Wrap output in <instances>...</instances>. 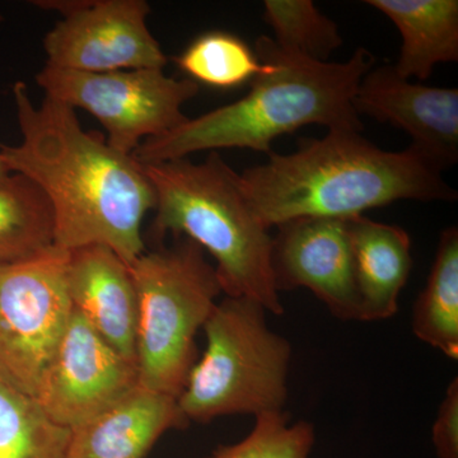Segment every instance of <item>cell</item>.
Instances as JSON below:
<instances>
[{
  "label": "cell",
  "instance_id": "1",
  "mask_svg": "<svg viewBox=\"0 0 458 458\" xmlns=\"http://www.w3.org/2000/svg\"><path fill=\"white\" fill-rule=\"evenodd\" d=\"M13 98L22 141L0 143V159L49 200L54 246H105L131 265L146 252L141 227L156 204L143 165L84 131L73 108L49 98L33 104L26 83L13 84Z\"/></svg>",
  "mask_w": 458,
  "mask_h": 458
},
{
  "label": "cell",
  "instance_id": "2",
  "mask_svg": "<svg viewBox=\"0 0 458 458\" xmlns=\"http://www.w3.org/2000/svg\"><path fill=\"white\" fill-rule=\"evenodd\" d=\"M267 229L300 218L349 219L399 200L456 201L442 171L411 146L388 152L360 132L328 131L240 174Z\"/></svg>",
  "mask_w": 458,
  "mask_h": 458
},
{
  "label": "cell",
  "instance_id": "3",
  "mask_svg": "<svg viewBox=\"0 0 458 458\" xmlns=\"http://www.w3.org/2000/svg\"><path fill=\"white\" fill-rule=\"evenodd\" d=\"M255 53L264 69L246 96L144 141L131 156L141 165H155L223 148L270 155L276 138L312 123L328 131H361L352 99L361 78L375 66L369 50L358 47L345 63H318L261 36Z\"/></svg>",
  "mask_w": 458,
  "mask_h": 458
},
{
  "label": "cell",
  "instance_id": "4",
  "mask_svg": "<svg viewBox=\"0 0 458 458\" xmlns=\"http://www.w3.org/2000/svg\"><path fill=\"white\" fill-rule=\"evenodd\" d=\"M143 168L155 190L153 233L189 238L213 256L223 293L282 316L271 271L273 236L252 209L240 174L216 152L203 164L180 158Z\"/></svg>",
  "mask_w": 458,
  "mask_h": 458
},
{
  "label": "cell",
  "instance_id": "5",
  "mask_svg": "<svg viewBox=\"0 0 458 458\" xmlns=\"http://www.w3.org/2000/svg\"><path fill=\"white\" fill-rule=\"evenodd\" d=\"M267 310L245 297L223 298L203 330L207 346L177 403L189 423L284 411L293 349L271 330Z\"/></svg>",
  "mask_w": 458,
  "mask_h": 458
},
{
  "label": "cell",
  "instance_id": "6",
  "mask_svg": "<svg viewBox=\"0 0 458 458\" xmlns=\"http://www.w3.org/2000/svg\"><path fill=\"white\" fill-rule=\"evenodd\" d=\"M138 294V384L179 397L194 364L197 335L223 293L204 250L179 237L131 265Z\"/></svg>",
  "mask_w": 458,
  "mask_h": 458
},
{
  "label": "cell",
  "instance_id": "7",
  "mask_svg": "<svg viewBox=\"0 0 458 458\" xmlns=\"http://www.w3.org/2000/svg\"><path fill=\"white\" fill-rule=\"evenodd\" d=\"M36 82L45 98L89 111L107 131L108 146L125 155L185 123L182 106L199 92L197 82L164 69L89 73L47 64Z\"/></svg>",
  "mask_w": 458,
  "mask_h": 458
},
{
  "label": "cell",
  "instance_id": "8",
  "mask_svg": "<svg viewBox=\"0 0 458 458\" xmlns=\"http://www.w3.org/2000/svg\"><path fill=\"white\" fill-rule=\"evenodd\" d=\"M66 261L53 246L0 267V378L33 399L73 313Z\"/></svg>",
  "mask_w": 458,
  "mask_h": 458
},
{
  "label": "cell",
  "instance_id": "9",
  "mask_svg": "<svg viewBox=\"0 0 458 458\" xmlns=\"http://www.w3.org/2000/svg\"><path fill=\"white\" fill-rule=\"evenodd\" d=\"M63 14L47 33V64L71 71L105 73L164 69L167 56L148 29L150 7L144 0L35 2Z\"/></svg>",
  "mask_w": 458,
  "mask_h": 458
},
{
  "label": "cell",
  "instance_id": "10",
  "mask_svg": "<svg viewBox=\"0 0 458 458\" xmlns=\"http://www.w3.org/2000/svg\"><path fill=\"white\" fill-rule=\"evenodd\" d=\"M138 385L137 364L114 351L73 310L35 400L54 423L72 432Z\"/></svg>",
  "mask_w": 458,
  "mask_h": 458
},
{
  "label": "cell",
  "instance_id": "11",
  "mask_svg": "<svg viewBox=\"0 0 458 458\" xmlns=\"http://www.w3.org/2000/svg\"><path fill=\"white\" fill-rule=\"evenodd\" d=\"M276 228L271 271L276 292L309 289L334 318L361 322L348 219L300 218Z\"/></svg>",
  "mask_w": 458,
  "mask_h": 458
},
{
  "label": "cell",
  "instance_id": "12",
  "mask_svg": "<svg viewBox=\"0 0 458 458\" xmlns=\"http://www.w3.org/2000/svg\"><path fill=\"white\" fill-rule=\"evenodd\" d=\"M355 111L408 132L411 147L442 172L458 161V89L424 86L394 65L373 66L361 78Z\"/></svg>",
  "mask_w": 458,
  "mask_h": 458
},
{
  "label": "cell",
  "instance_id": "13",
  "mask_svg": "<svg viewBox=\"0 0 458 458\" xmlns=\"http://www.w3.org/2000/svg\"><path fill=\"white\" fill-rule=\"evenodd\" d=\"M66 288L74 311L137 364L138 294L131 265L105 246L68 252Z\"/></svg>",
  "mask_w": 458,
  "mask_h": 458
},
{
  "label": "cell",
  "instance_id": "14",
  "mask_svg": "<svg viewBox=\"0 0 458 458\" xmlns=\"http://www.w3.org/2000/svg\"><path fill=\"white\" fill-rule=\"evenodd\" d=\"M189 424L177 397L138 385L111 408L72 430L65 458H144L165 432Z\"/></svg>",
  "mask_w": 458,
  "mask_h": 458
},
{
  "label": "cell",
  "instance_id": "15",
  "mask_svg": "<svg viewBox=\"0 0 458 458\" xmlns=\"http://www.w3.org/2000/svg\"><path fill=\"white\" fill-rule=\"evenodd\" d=\"M348 231L361 322L394 318L414 264L408 232L364 216L349 218Z\"/></svg>",
  "mask_w": 458,
  "mask_h": 458
},
{
  "label": "cell",
  "instance_id": "16",
  "mask_svg": "<svg viewBox=\"0 0 458 458\" xmlns=\"http://www.w3.org/2000/svg\"><path fill=\"white\" fill-rule=\"evenodd\" d=\"M390 18L401 35L394 71L426 81L436 65L458 60L457 0H367Z\"/></svg>",
  "mask_w": 458,
  "mask_h": 458
},
{
  "label": "cell",
  "instance_id": "17",
  "mask_svg": "<svg viewBox=\"0 0 458 458\" xmlns=\"http://www.w3.org/2000/svg\"><path fill=\"white\" fill-rule=\"evenodd\" d=\"M411 328L420 342L458 360V229H445L427 284L412 307Z\"/></svg>",
  "mask_w": 458,
  "mask_h": 458
},
{
  "label": "cell",
  "instance_id": "18",
  "mask_svg": "<svg viewBox=\"0 0 458 458\" xmlns=\"http://www.w3.org/2000/svg\"><path fill=\"white\" fill-rule=\"evenodd\" d=\"M54 246V214L44 192L20 174L0 176V267Z\"/></svg>",
  "mask_w": 458,
  "mask_h": 458
},
{
  "label": "cell",
  "instance_id": "19",
  "mask_svg": "<svg viewBox=\"0 0 458 458\" xmlns=\"http://www.w3.org/2000/svg\"><path fill=\"white\" fill-rule=\"evenodd\" d=\"M71 430L0 378V458H65Z\"/></svg>",
  "mask_w": 458,
  "mask_h": 458
},
{
  "label": "cell",
  "instance_id": "20",
  "mask_svg": "<svg viewBox=\"0 0 458 458\" xmlns=\"http://www.w3.org/2000/svg\"><path fill=\"white\" fill-rule=\"evenodd\" d=\"M177 66L194 82L219 89L251 83L264 65L245 41L227 32H209L174 57Z\"/></svg>",
  "mask_w": 458,
  "mask_h": 458
},
{
  "label": "cell",
  "instance_id": "21",
  "mask_svg": "<svg viewBox=\"0 0 458 458\" xmlns=\"http://www.w3.org/2000/svg\"><path fill=\"white\" fill-rule=\"evenodd\" d=\"M262 18L278 47L313 62L327 63L343 45L339 27L311 0H267Z\"/></svg>",
  "mask_w": 458,
  "mask_h": 458
},
{
  "label": "cell",
  "instance_id": "22",
  "mask_svg": "<svg viewBox=\"0 0 458 458\" xmlns=\"http://www.w3.org/2000/svg\"><path fill=\"white\" fill-rule=\"evenodd\" d=\"M315 443L311 421L291 423L285 411L267 412L255 417L242 441L222 445L209 458H310Z\"/></svg>",
  "mask_w": 458,
  "mask_h": 458
},
{
  "label": "cell",
  "instance_id": "23",
  "mask_svg": "<svg viewBox=\"0 0 458 458\" xmlns=\"http://www.w3.org/2000/svg\"><path fill=\"white\" fill-rule=\"evenodd\" d=\"M437 458H458V378L445 390L432 427Z\"/></svg>",
  "mask_w": 458,
  "mask_h": 458
},
{
  "label": "cell",
  "instance_id": "24",
  "mask_svg": "<svg viewBox=\"0 0 458 458\" xmlns=\"http://www.w3.org/2000/svg\"><path fill=\"white\" fill-rule=\"evenodd\" d=\"M7 174H9V171L7 170V167H5L4 164H3L2 159H0V176Z\"/></svg>",
  "mask_w": 458,
  "mask_h": 458
},
{
  "label": "cell",
  "instance_id": "25",
  "mask_svg": "<svg viewBox=\"0 0 458 458\" xmlns=\"http://www.w3.org/2000/svg\"><path fill=\"white\" fill-rule=\"evenodd\" d=\"M3 17L2 14H0V22H2Z\"/></svg>",
  "mask_w": 458,
  "mask_h": 458
}]
</instances>
